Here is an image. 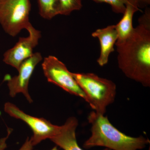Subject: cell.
Listing matches in <instances>:
<instances>
[{
  "label": "cell",
  "instance_id": "52a82bcc",
  "mask_svg": "<svg viewBox=\"0 0 150 150\" xmlns=\"http://www.w3.org/2000/svg\"><path fill=\"white\" fill-rule=\"evenodd\" d=\"M27 30L29 36L19 38L16 45L4 54V62L17 70L23 62L33 55V49L41 37L40 31L35 29L32 25Z\"/></svg>",
  "mask_w": 150,
  "mask_h": 150
},
{
  "label": "cell",
  "instance_id": "9c48e42d",
  "mask_svg": "<svg viewBox=\"0 0 150 150\" xmlns=\"http://www.w3.org/2000/svg\"><path fill=\"white\" fill-rule=\"evenodd\" d=\"M78 125L76 117H70L64 125L60 126L57 134L50 140L64 150H83L77 142L76 131ZM102 150H110L105 148Z\"/></svg>",
  "mask_w": 150,
  "mask_h": 150
},
{
  "label": "cell",
  "instance_id": "8fae6325",
  "mask_svg": "<svg viewBox=\"0 0 150 150\" xmlns=\"http://www.w3.org/2000/svg\"><path fill=\"white\" fill-rule=\"evenodd\" d=\"M141 11L137 0H127L126 8L121 21L115 25L118 32V40L115 43H120L129 37L134 30L133 20L134 13Z\"/></svg>",
  "mask_w": 150,
  "mask_h": 150
},
{
  "label": "cell",
  "instance_id": "5b68a950",
  "mask_svg": "<svg viewBox=\"0 0 150 150\" xmlns=\"http://www.w3.org/2000/svg\"><path fill=\"white\" fill-rule=\"evenodd\" d=\"M43 74L49 82L54 84L71 94L81 98L86 102L84 93L66 65L54 56L46 57L42 64Z\"/></svg>",
  "mask_w": 150,
  "mask_h": 150
},
{
  "label": "cell",
  "instance_id": "2e32d148",
  "mask_svg": "<svg viewBox=\"0 0 150 150\" xmlns=\"http://www.w3.org/2000/svg\"><path fill=\"white\" fill-rule=\"evenodd\" d=\"M33 147L31 141L28 137L24 144L18 150H36L33 149Z\"/></svg>",
  "mask_w": 150,
  "mask_h": 150
},
{
  "label": "cell",
  "instance_id": "4fadbf2b",
  "mask_svg": "<svg viewBox=\"0 0 150 150\" xmlns=\"http://www.w3.org/2000/svg\"><path fill=\"white\" fill-rule=\"evenodd\" d=\"M82 0H58L59 14L68 16L74 11L79 10L82 7Z\"/></svg>",
  "mask_w": 150,
  "mask_h": 150
},
{
  "label": "cell",
  "instance_id": "ac0fdd59",
  "mask_svg": "<svg viewBox=\"0 0 150 150\" xmlns=\"http://www.w3.org/2000/svg\"><path fill=\"white\" fill-rule=\"evenodd\" d=\"M51 150H58V148H57V146L54 147L53 148V149H52Z\"/></svg>",
  "mask_w": 150,
  "mask_h": 150
},
{
  "label": "cell",
  "instance_id": "9a60e30c",
  "mask_svg": "<svg viewBox=\"0 0 150 150\" xmlns=\"http://www.w3.org/2000/svg\"><path fill=\"white\" fill-rule=\"evenodd\" d=\"M12 130L11 129L8 128L7 129V135L6 137L1 138L0 139V150H5L7 148L6 141L8 139L10 135L11 134Z\"/></svg>",
  "mask_w": 150,
  "mask_h": 150
},
{
  "label": "cell",
  "instance_id": "277c9868",
  "mask_svg": "<svg viewBox=\"0 0 150 150\" xmlns=\"http://www.w3.org/2000/svg\"><path fill=\"white\" fill-rule=\"evenodd\" d=\"M30 0H0V23L5 32L15 37L31 23L29 21Z\"/></svg>",
  "mask_w": 150,
  "mask_h": 150
},
{
  "label": "cell",
  "instance_id": "e0dca14e",
  "mask_svg": "<svg viewBox=\"0 0 150 150\" xmlns=\"http://www.w3.org/2000/svg\"><path fill=\"white\" fill-rule=\"evenodd\" d=\"M139 8L147 7L150 4V0H137Z\"/></svg>",
  "mask_w": 150,
  "mask_h": 150
},
{
  "label": "cell",
  "instance_id": "7c38bea8",
  "mask_svg": "<svg viewBox=\"0 0 150 150\" xmlns=\"http://www.w3.org/2000/svg\"><path fill=\"white\" fill-rule=\"evenodd\" d=\"M40 16L46 19L51 20L59 15L58 0H38Z\"/></svg>",
  "mask_w": 150,
  "mask_h": 150
},
{
  "label": "cell",
  "instance_id": "5bb4252c",
  "mask_svg": "<svg viewBox=\"0 0 150 150\" xmlns=\"http://www.w3.org/2000/svg\"><path fill=\"white\" fill-rule=\"evenodd\" d=\"M97 3H106L110 5L114 13L123 14L127 0H92Z\"/></svg>",
  "mask_w": 150,
  "mask_h": 150
},
{
  "label": "cell",
  "instance_id": "ba28073f",
  "mask_svg": "<svg viewBox=\"0 0 150 150\" xmlns=\"http://www.w3.org/2000/svg\"><path fill=\"white\" fill-rule=\"evenodd\" d=\"M42 59L40 53H34L22 63L18 70L17 76L7 79L9 94L11 97H15L17 94L22 93L30 103H32L33 100L28 92V84L35 67Z\"/></svg>",
  "mask_w": 150,
  "mask_h": 150
},
{
  "label": "cell",
  "instance_id": "7a4b0ae2",
  "mask_svg": "<svg viewBox=\"0 0 150 150\" xmlns=\"http://www.w3.org/2000/svg\"><path fill=\"white\" fill-rule=\"evenodd\" d=\"M88 119L91 125V135L84 143L86 149L104 147L110 150H140L150 144V140L140 136H127L110 123L107 116L94 111L89 114Z\"/></svg>",
  "mask_w": 150,
  "mask_h": 150
},
{
  "label": "cell",
  "instance_id": "3957f363",
  "mask_svg": "<svg viewBox=\"0 0 150 150\" xmlns=\"http://www.w3.org/2000/svg\"><path fill=\"white\" fill-rule=\"evenodd\" d=\"M73 77L84 93L86 102L95 112L104 115L106 108L115 101L116 85L93 73H73Z\"/></svg>",
  "mask_w": 150,
  "mask_h": 150
},
{
  "label": "cell",
  "instance_id": "8992f818",
  "mask_svg": "<svg viewBox=\"0 0 150 150\" xmlns=\"http://www.w3.org/2000/svg\"><path fill=\"white\" fill-rule=\"evenodd\" d=\"M4 109L11 117L24 121L29 126L33 132L30 140L33 146L43 140L51 139L57 134L60 128V126L54 125L45 118L26 114L11 103H6Z\"/></svg>",
  "mask_w": 150,
  "mask_h": 150
},
{
  "label": "cell",
  "instance_id": "6da1fadb",
  "mask_svg": "<svg viewBox=\"0 0 150 150\" xmlns=\"http://www.w3.org/2000/svg\"><path fill=\"white\" fill-rule=\"evenodd\" d=\"M129 37L115 43L118 67L127 78L150 87V8L138 20Z\"/></svg>",
  "mask_w": 150,
  "mask_h": 150
},
{
  "label": "cell",
  "instance_id": "30bf717a",
  "mask_svg": "<svg viewBox=\"0 0 150 150\" xmlns=\"http://www.w3.org/2000/svg\"><path fill=\"white\" fill-rule=\"evenodd\" d=\"M92 36L99 39L100 52L97 61L99 66L103 67L108 63L110 54L115 51L114 46L118 38L115 25H108L104 28L96 30L92 33Z\"/></svg>",
  "mask_w": 150,
  "mask_h": 150
}]
</instances>
